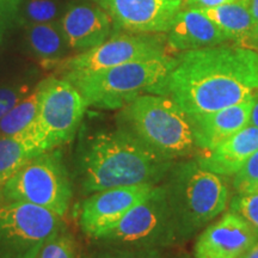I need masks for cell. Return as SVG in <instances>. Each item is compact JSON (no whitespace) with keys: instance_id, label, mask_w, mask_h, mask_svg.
<instances>
[{"instance_id":"cell-12","label":"cell","mask_w":258,"mask_h":258,"mask_svg":"<svg viewBox=\"0 0 258 258\" xmlns=\"http://www.w3.org/2000/svg\"><path fill=\"white\" fill-rule=\"evenodd\" d=\"M104 10L116 28L133 34L167 32L182 0H95Z\"/></svg>"},{"instance_id":"cell-32","label":"cell","mask_w":258,"mask_h":258,"mask_svg":"<svg viewBox=\"0 0 258 258\" xmlns=\"http://www.w3.org/2000/svg\"><path fill=\"white\" fill-rule=\"evenodd\" d=\"M249 3V8H250V12L251 16H252L253 22L257 23L258 22V0H247Z\"/></svg>"},{"instance_id":"cell-33","label":"cell","mask_w":258,"mask_h":258,"mask_svg":"<svg viewBox=\"0 0 258 258\" xmlns=\"http://www.w3.org/2000/svg\"><path fill=\"white\" fill-rule=\"evenodd\" d=\"M241 258H258V240L243 254Z\"/></svg>"},{"instance_id":"cell-14","label":"cell","mask_w":258,"mask_h":258,"mask_svg":"<svg viewBox=\"0 0 258 258\" xmlns=\"http://www.w3.org/2000/svg\"><path fill=\"white\" fill-rule=\"evenodd\" d=\"M252 104L253 99H250L215 111L189 115L195 146L209 152L249 125Z\"/></svg>"},{"instance_id":"cell-3","label":"cell","mask_w":258,"mask_h":258,"mask_svg":"<svg viewBox=\"0 0 258 258\" xmlns=\"http://www.w3.org/2000/svg\"><path fill=\"white\" fill-rule=\"evenodd\" d=\"M175 63V57L164 55L105 70L64 72L62 78L78 90L88 106L115 110L146 93L161 95Z\"/></svg>"},{"instance_id":"cell-7","label":"cell","mask_w":258,"mask_h":258,"mask_svg":"<svg viewBox=\"0 0 258 258\" xmlns=\"http://www.w3.org/2000/svg\"><path fill=\"white\" fill-rule=\"evenodd\" d=\"M97 240L120 246L158 249L178 241L164 185H156L150 195L128 211Z\"/></svg>"},{"instance_id":"cell-23","label":"cell","mask_w":258,"mask_h":258,"mask_svg":"<svg viewBox=\"0 0 258 258\" xmlns=\"http://www.w3.org/2000/svg\"><path fill=\"white\" fill-rule=\"evenodd\" d=\"M231 211L243 218L258 238V190L235 196L231 201Z\"/></svg>"},{"instance_id":"cell-5","label":"cell","mask_w":258,"mask_h":258,"mask_svg":"<svg viewBox=\"0 0 258 258\" xmlns=\"http://www.w3.org/2000/svg\"><path fill=\"white\" fill-rule=\"evenodd\" d=\"M122 127L170 159L195 147L189 115L166 95L146 93L122 108Z\"/></svg>"},{"instance_id":"cell-13","label":"cell","mask_w":258,"mask_h":258,"mask_svg":"<svg viewBox=\"0 0 258 258\" xmlns=\"http://www.w3.org/2000/svg\"><path fill=\"white\" fill-rule=\"evenodd\" d=\"M258 240L237 213H225L218 221L205 227L194 246L195 258H241Z\"/></svg>"},{"instance_id":"cell-26","label":"cell","mask_w":258,"mask_h":258,"mask_svg":"<svg viewBox=\"0 0 258 258\" xmlns=\"http://www.w3.org/2000/svg\"><path fill=\"white\" fill-rule=\"evenodd\" d=\"M57 0H29L24 6V16L29 23H49L59 15Z\"/></svg>"},{"instance_id":"cell-4","label":"cell","mask_w":258,"mask_h":258,"mask_svg":"<svg viewBox=\"0 0 258 258\" xmlns=\"http://www.w3.org/2000/svg\"><path fill=\"white\" fill-rule=\"evenodd\" d=\"M164 188L178 241L188 240L225 212L228 188L221 178L198 161L171 167Z\"/></svg>"},{"instance_id":"cell-30","label":"cell","mask_w":258,"mask_h":258,"mask_svg":"<svg viewBox=\"0 0 258 258\" xmlns=\"http://www.w3.org/2000/svg\"><path fill=\"white\" fill-rule=\"evenodd\" d=\"M11 3L12 0H0V38H2L3 31H4L6 14H8L9 6Z\"/></svg>"},{"instance_id":"cell-20","label":"cell","mask_w":258,"mask_h":258,"mask_svg":"<svg viewBox=\"0 0 258 258\" xmlns=\"http://www.w3.org/2000/svg\"><path fill=\"white\" fill-rule=\"evenodd\" d=\"M201 11L235 43L240 41L254 24L247 0H234Z\"/></svg>"},{"instance_id":"cell-1","label":"cell","mask_w":258,"mask_h":258,"mask_svg":"<svg viewBox=\"0 0 258 258\" xmlns=\"http://www.w3.org/2000/svg\"><path fill=\"white\" fill-rule=\"evenodd\" d=\"M161 95L171 97L188 115L253 99L258 95V53L238 44L184 51Z\"/></svg>"},{"instance_id":"cell-21","label":"cell","mask_w":258,"mask_h":258,"mask_svg":"<svg viewBox=\"0 0 258 258\" xmlns=\"http://www.w3.org/2000/svg\"><path fill=\"white\" fill-rule=\"evenodd\" d=\"M40 102V85L28 93L22 101L4 115L0 120V138L11 137L23 131L35 121Z\"/></svg>"},{"instance_id":"cell-16","label":"cell","mask_w":258,"mask_h":258,"mask_svg":"<svg viewBox=\"0 0 258 258\" xmlns=\"http://www.w3.org/2000/svg\"><path fill=\"white\" fill-rule=\"evenodd\" d=\"M166 34V46L177 51L220 46L231 41L201 10L191 8H182Z\"/></svg>"},{"instance_id":"cell-10","label":"cell","mask_w":258,"mask_h":258,"mask_svg":"<svg viewBox=\"0 0 258 258\" xmlns=\"http://www.w3.org/2000/svg\"><path fill=\"white\" fill-rule=\"evenodd\" d=\"M166 40L158 34H120L77 55L66 57L55 69L61 72L99 71L138 60L167 55Z\"/></svg>"},{"instance_id":"cell-8","label":"cell","mask_w":258,"mask_h":258,"mask_svg":"<svg viewBox=\"0 0 258 258\" xmlns=\"http://www.w3.org/2000/svg\"><path fill=\"white\" fill-rule=\"evenodd\" d=\"M55 213L25 202L0 203V258H35L41 246L63 230Z\"/></svg>"},{"instance_id":"cell-9","label":"cell","mask_w":258,"mask_h":258,"mask_svg":"<svg viewBox=\"0 0 258 258\" xmlns=\"http://www.w3.org/2000/svg\"><path fill=\"white\" fill-rule=\"evenodd\" d=\"M38 85L40 102L35 121L55 150L73 140L88 105L69 80L51 77Z\"/></svg>"},{"instance_id":"cell-22","label":"cell","mask_w":258,"mask_h":258,"mask_svg":"<svg viewBox=\"0 0 258 258\" xmlns=\"http://www.w3.org/2000/svg\"><path fill=\"white\" fill-rule=\"evenodd\" d=\"M35 258H78L76 241L70 233L61 230L42 245Z\"/></svg>"},{"instance_id":"cell-19","label":"cell","mask_w":258,"mask_h":258,"mask_svg":"<svg viewBox=\"0 0 258 258\" xmlns=\"http://www.w3.org/2000/svg\"><path fill=\"white\" fill-rule=\"evenodd\" d=\"M27 41L32 53L41 60L46 69L56 67L66 59L67 42L61 30L60 23H32L27 28Z\"/></svg>"},{"instance_id":"cell-17","label":"cell","mask_w":258,"mask_h":258,"mask_svg":"<svg viewBox=\"0 0 258 258\" xmlns=\"http://www.w3.org/2000/svg\"><path fill=\"white\" fill-rule=\"evenodd\" d=\"M257 151L258 129L249 124L196 161L215 175L234 176Z\"/></svg>"},{"instance_id":"cell-31","label":"cell","mask_w":258,"mask_h":258,"mask_svg":"<svg viewBox=\"0 0 258 258\" xmlns=\"http://www.w3.org/2000/svg\"><path fill=\"white\" fill-rule=\"evenodd\" d=\"M249 124L258 129V95L253 98V104H252V109H251Z\"/></svg>"},{"instance_id":"cell-29","label":"cell","mask_w":258,"mask_h":258,"mask_svg":"<svg viewBox=\"0 0 258 258\" xmlns=\"http://www.w3.org/2000/svg\"><path fill=\"white\" fill-rule=\"evenodd\" d=\"M235 44H238V46L240 47L247 48V49L257 51L258 50V22L257 23H254L252 25V28L249 30V32H247V34L245 35L240 41H238Z\"/></svg>"},{"instance_id":"cell-18","label":"cell","mask_w":258,"mask_h":258,"mask_svg":"<svg viewBox=\"0 0 258 258\" xmlns=\"http://www.w3.org/2000/svg\"><path fill=\"white\" fill-rule=\"evenodd\" d=\"M51 150L36 121L11 137L0 138V190L25 163Z\"/></svg>"},{"instance_id":"cell-15","label":"cell","mask_w":258,"mask_h":258,"mask_svg":"<svg viewBox=\"0 0 258 258\" xmlns=\"http://www.w3.org/2000/svg\"><path fill=\"white\" fill-rule=\"evenodd\" d=\"M111 18L99 6L74 5L62 16L60 27L70 49L89 50L109 37Z\"/></svg>"},{"instance_id":"cell-2","label":"cell","mask_w":258,"mask_h":258,"mask_svg":"<svg viewBox=\"0 0 258 258\" xmlns=\"http://www.w3.org/2000/svg\"><path fill=\"white\" fill-rule=\"evenodd\" d=\"M173 166L170 159L124 127L99 132L83 145L79 172L85 194L105 189L157 185Z\"/></svg>"},{"instance_id":"cell-27","label":"cell","mask_w":258,"mask_h":258,"mask_svg":"<svg viewBox=\"0 0 258 258\" xmlns=\"http://www.w3.org/2000/svg\"><path fill=\"white\" fill-rule=\"evenodd\" d=\"M29 92H30V85L27 83H16L2 86L0 88V120Z\"/></svg>"},{"instance_id":"cell-34","label":"cell","mask_w":258,"mask_h":258,"mask_svg":"<svg viewBox=\"0 0 258 258\" xmlns=\"http://www.w3.org/2000/svg\"><path fill=\"white\" fill-rule=\"evenodd\" d=\"M179 258H189V257H179Z\"/></svg>"},{"instance_id":"cell-11","label":"cell","mask_w":258,"mask_h":258,"mask_svg":"<svg viewBox=\"0 0 258 258\" xmlns=\"http://www.w3.org/2000/svg\"><path fill=\"white\" fill-rule=\"evenodd\" d=\"M154 186L150 184L118 186L91 194L78 207L80 228L86 235L98 239L120 221L125 213L146 199Z\"/></svg>"},{"instance_id":"cell-6","label":"cell","mask_w":258,"mask_h":258,"mask_svg":"<svg viewBox=\"0 0 258 258\" xmlns=\"http://www.w3.org/2000/svg\"><path fill=\"white\" fill-rule=\"evenodd\" d=\"M72 182L61 152L48 151L34 157L0 190L2 202H25L63 218L72 201Z\"/></svg>"},{"instance_id":"cell-35","label":"cell","mask_w":258,"mask_h":258,"mask_svg":"<svg viewBox=\"0 0 258 258\" xmlns=\"http://www.w3.org/2000/svg\"><path fill=\"white\" fill-rule=\"evenodd\" d=\"M82 258H90V257H84V256H83V257H82Z\"/></svg>"},{"instance_id":"cell-28","label":"cell","mask_w":258,"mask_h":258,"mask_svg":"<svg viewBox=\"0 0 258 258\" xmlns=\"http://www.w3.org/2000/svg\"><path fill=\"white\" fill-rule=\"evenodd\" d=\"M234 2V0H182L183 6L184 8H191V9H212L217 8V6L227 4V3Z\"/></svg>"},{"instance_id":"cell-24","label":"cell","mask_w":258,"mask_h":258,"mask_svg":"<svg viewBox=\"0 0 258 258\" xmlns=\"http://www.w3.org/2000/svg\"><path fill=\"white\" fill-rule=\"evenodd\" d=\"M233 186L238 195L258 190V151L254 152L241 169L233 176Z\"/></svg>"},{"instance_id":"cell-25","label":"cell","mask_w":258,"mask_h":258,"mask_svg":"<svg viewBox=\"0 0 258 258\" xmlns=\"http://www.w3.org/2000/svg\"><path fill=\"white\" fill-rule=\"evenodd\" d=\"M90 258H161L158 249H145V247L120 246V245L104 244L101 249L91 253Z\"/></svg>"}]
</instances>
